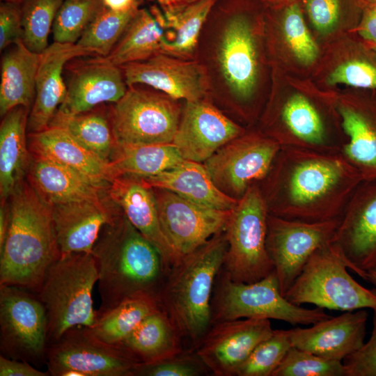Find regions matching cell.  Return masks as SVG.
<instances>
[{"instance_id": "d4e9b609", "label": "cell", "mask_w": 376, "mask_h": 376, "mask_svg": "<svg viewBox=\"0 0 376 376\" xmlns=\"http://www.w3.org/2000/svg\"><path fill=\"white\" fill-rule=\"evenodd\" d=\"M91 55L96 54L77 43L57 42H54L40 54L36 95L28 117L29 133L47 128L63 103L67 92L62 75L65 65L73 58Z\"/></svg>"}, {"instance_id": "f6af8a7d", "label": "cell", "mask_w": 376, "mask_h": 376, "mask_svg": "<svg viewBox=\"0 0 376 376\" xmlns=\"http://www.w3.org/2000/svg\"><path fill=\"white\" fill-rule=\"evenodd\" d=\"M209 371L196 352H182L156 362L139 363L133 376H200Z\"/></svg>"}, {"instance_id": "e575fe53", "label": "cell", "mask_w": 376, "mask_h": 376, "mask_svg": "<svg viewBox=\"0 0 376 376\" xmlns=\"http://www.w3.org/2000/svg\"><path fill=\"white\" fill-rule=\"evenodd\" d=\"M65 130L84 147L110 162L116 146L109 116V109L100 105L74 115L56 111L48 127Z\"/></svg>"}, {"instance_id": "6da1fadb", "label": "cell", "mask_w": 376, "mask_h": 376, "mask_svg": "<svg viewBox=\"0 0 376 376\" xmlns=\"http://www.w3.org/2000/svg\"><path fill=\"white\" fill-rule=\"evenodd\" d=\"M362 181L342 152L281 147L258 186L270 214L320 222L341 218Z\"/></svg>"}, {"instance_id": "8fae6325", "label": "cell", "mask_w": 376, "mask_h": 376, "mask_svg": "<svg viewBox=\"0 0 376 376\" xmlns=\"http://www.w3.org/2000/svg\"><path fill=\"white\" fill-rule=\"evenodd\" d=\"M182 107L179 100L158 91L128 86L125 95L109 108L116 144L172 143Z\"/></svg>"}, {"instance_id": "680465c9", "label": "cell", "mask_w": 376, "mask_h": 376, "mask_svg": "<svg viewBox=\"0 0 376 376\" xmlns=\"http://www.w3.org/2000/svg\"><path fill=\"white\" fill-rule=\"evenodd\" d=\"M3 1H8V2H13V3H17L23 0H2Z\"/></svg>"}, {"instance_id": "7dc6e473", "label": "cell", "mask_w": 376, "mask_h": 376, "mask_svg": "<svg viewBox=\"0 0 376 376\" xmlns=\"http://www.w3.org/2000/svg\"><path fill=\"white\" fill-rule=\"evenodd\" d=\"M308 16L313 26L328 33L336 24L340 11V0H304Z\"/></svg>"}, {"instance_id": "816d5d0a", "label": "cell", "mask_w": 376, "mask_h": 376, "mask_svg": "<svg viewBox=\"0 0 376 376\" xmlns=\"http://www.w3.org/2000/svg\"><path fill=\"white\" fill-rule=\"evenodd\" d=\"M10 225V207L8 201H1L0 207V250L2 249Z\"/></svg>"}, {"instance_id": "5bb4252c", "label": "cell", "mask_w": 376, "mask_h": 376, "mask_svg": "<svg viewBox=\"0 0 376 376\" xmlns=\"http://www.w3.org/2000/svg\"><path fill=\"white\" fill-rule=\"evenodd\" d=\"M46 310L38 295L15 285H0L1 355L34 365L45 363Z\"/></svg>"}, {"instance_id": "277c9868", "label": "cell", "mask_w": 376, "mask_h": 376, "mask_svg": "<svg viewBox=\"0 0 376 376\" xmlns=\"http://www.w3.org/2000/svg\"><path fill=\"white\" fill-rule=\"evenodd\" d=\"M227 247L224 230L169 270L157 294L160 308L183 343L189 342L195 349L212 324V297Z\"/></svg>"}, {"instance_id": "f5cc1de1", "label": "cell", "mask_w": 376, "mask_h": 376, "mask_svg": "<svg viewBox=\"0 0 376 376\" xmlns=\"http://www.w3.org/2000/svg\"><path fill=\"white\" fill-rule=\"evenodd\" d=\"M104 5L116 11H125L140 3L141 0H102Z\"/></svg>"}, {"instance_id": "bcb514c9", "label": "cell", "mask_w": 376, "mask_h": 376, "mask_svg": "<svg viewBox=\"0 0 376 376\" xmlns=\"http://www.w3.org/2000/svg\"><path fill=\"white\" fill-rule=\"evenodd\" d=\"M370 338L343 360L346 376H376V309Z\"/></svg>"}, {"instance_id": "f1b7e54d", "label": "cell", "mask_w": 376, "mask_h": 376, "mask_svg": "<svg viewBox=\"0 0 376 376\" xmlns=\"http://www.w3.org/2000/svg\"><path fill=\"white\" fill-rule=\"evenodd\" d=\"M141 178L151 187L167 189L190 201L220 210L230 211L238 201L216 187L201 162L183 160L160 173Z\"/></svg>"}, {"instance_id": "ac0fdd59", "label": "cell", "mask_w": 376, "mask_h": 376, "mask_svg": "<svg viewBox=\"0 0 376 376\" xmlns=\"http://www.w3.org/2000/svg\"><path fill=\"white\" fill-rule=\"evenodd\" d=\"M120 68L127 87L146 85L185 102L210 98V75L206 66L198 61L159 54Z\"/></svg>"}, {"instance_id": "2e32d148", "label": "cell", "mask_w": 376, "mask_h": 376, "mask_svg": "<svg viewBox=\"0 0 376 376\" xmlns=\"http://www.w3.org/2000/svg\"><path fill=\"white\" fill-rule=\"evenodd\" d=\"M330 246L366 280L376 267V179L363 180L349 201Z\"/></svg>"}, {"instance_id": "ab89813d", "label": "cell", "mask_w": 376, "mask_h": 376, "mask_svg": "<svg viewBox=\"0 0 376 376\" xmlns=\"http://www.w3.org/2000/svg\"><path fill=\"white\" fill-rule=\"evenodd\" d=\"M103 6L102 0H64L52 26L54 42L77 43Z\"/></svg>"}, {"instance_id": "7402d4cb", "label": "cell", "mask_w": 376, "mask_h": 376, "mask_svg": "<svg viewBox=\"0 0 376 376\" xmlns=\"http://www.w3.org/2000/svg\"><path fill=\"white\" fill-rule=\"evenodd\" d=\"M51 207L61 255L91 253L103 227L122 213L108 194Z\"/></svg>"}, {"instance_id": "4316f807", "label": "cell", "mask_w": 376, "mask_h": 376, "mask_svg": "<svg viewBox=\"0 0 376 376\" xmlns=\"http://www.w3.org/2000/svg\"><path fill=\"white\" fill-rule=\"evenodd\" d=\"M27 139L33 157L59 164L97 182L109 184L116 178L110 162L84 147L61 127L50 126L29 133Z\"/></svg>"}, {"instance_id": "b9f144b4", "label": "cell", "mask_w": 376, "mask_h": 376, "mask_svg": "<svg viewBox=\"0 0 376 376\" xmlns=\"http://www.w3.org/2000/svg\"><path fill=\"white\" fill-rule=\"evenodd\" d=\"M291 347L287 330H274L253 349L236 375L272 376Z\"/></svg>"}, {"instance_id": "603a6c76", "label": "cell", "mask_w": 376, "mask_h": 376, "mask_svg": "<svg viewBox=\"0 0 376 376\" xmlns=\"http://www.w3.org/2000/svg\"><path fill=\"white\" fill-rule=\"evenodd\" d=\"M108 194L132 225L157 249L166 273L180 258L162 229L152 187L140 176L122 175L110 182Z\"/></svg>"}, {"instance_id": "ffe728a7", "label": "cell", "mask_w": 376, "mask_h": 376, "mask_svg": "<svg viewBox=\"0 0 376 376\" xmlns=\"http://www.w3.org/2000/svg\"><path fill=\"white\" fill-rule=\"evenodd\" d=\"M274 331L269 320L245 318L214 323L196 353L215 376H234L253 349Z\"/></svg>"}, {"instance_id": "f907efd6", "label": "cell", "mask_w": 376, "mask_h": 376, "mask_svg": "<svg viewBox=\"0 0 376 376\" xmlns=\"http://www.w3.org/2000/svg\"><path fill=\"white\" fill-rule=\"evenodd\" d=\"M48 371H42L30 363L0 356V376H48Z\"/></svg>"}, {"instance_id": "d6986e66", "label": "cell", "mask_w": 376, "mask_h": 376, "mask_svg": "<svg viewBox=\"0 0 376 376\" xmlns=\"http://www.w3.org/2000/svg\"><path fill=\"white\" fill-rule=\"evenodd\" d=\"M246 129L227 116L210 98L187 101L183 105L172 144L185 160L203 163Z\"/></svg>"}, {"instance_id": "d6a6232c", "label": "cell", "mask_w": 376, "mask_h": 376, "mask_svg": "<svg viewBox=\"0 0 376 376\" xmlns=\"http://www.w3.org/2000/svg\"><path fill=\"white\" fill-rule=\"evenodd\" d=\"M183 341L160 308L144 318L121 344L140 363H153L182 352Z\"/></svg>"}, {"instance_id": "c3c4849f", "label": "cell", "mask_w": 376, "mask_h": 376, "mask_svg": "<svg viewBox=\"0 0 376 376\" xmlns=\"http://www.w3.org/2000/svg\"><path fill=\"white\" fill-rule=\"evenodd\" d=\"M22 10L15 3L4 1L0 6V49L22 38Z\"/></svg>"}, {"instance_id": "836d02e7", "label": "cell", "mask_w": 376, "mask_h": 376, "mask_svg": "<svg viewBox=\"0 0 376 376\" xmlns=\"http://www.w3.org/2000/svg\"><path fill=\"white\" fill-rule=\"evenodd\" d=\"M217 1L198 0L179 8L162 10L166 39L162 54L194 60L203 26Z\"/></svg>"}, {"instance_id": "9f6ffc18", "label": "cell", "mask_w": 376, "mask_h": 376, "mask_svg": "<svg viewBox=\"0 0 376 376\" xmlns=\"http://www.w3.org/2000/svg\"><path fill=\"white\" fill-rule=\"evenodd\" d=\"M352 1L354 6L361 10L366 7L376 6V0H352Z\"/></svg>"}, {"instance_id": "83f0119b", "label": "cell", "mask_w": 376, "mask_h": 376, "mask_svg": "<svg viewBox=\"0 0 376 376\" xmlns=\"http://www.w3.org/2000/svg\"><path fill=\"white\" fill-rule=\"evenodd\" d=\"M26 179L49 206L101 198L108 194L110 184L95 182L70 168L33 156Z\"/></svg>"}, {"instance_id": "91938a15", "label": "cell", "mask_w": 376, "mask_h": 376, "mask_svg": "<svg viewBox=\"0 0 376 376\" xmlns=\"http://www.w3.org/2000/svg\"><path fill=\"white\" fill-rule=\"evenodd\" d=\"M366 46H367V45H366ZM367 47H368L369 48H370V49H373V50H375V51L376 52V46H370V47L367 46Z\"/></svg>"}, {"instance_id": "9c48e42d", "label": "cell", "mask_w": 376, "mask_h": 376, "mask_svg": "<svg viewBox=\"0 0 376 376\" xmlns=\"http://www.w3.org/2000/svg\"><path fill=\"white\" fill-rule=\"evenodd\" d=\"M268 209L258 184L230 211L224 231L227 251L221 271L235 282L250 283L274 270L266 249Z\"/></svg>"}, {"instance_id": "11a10c76", "label": "cell", "mask_w": 376, "mask_h": 376, "mask_svg": "<svg viewBox=\"0 0 376 376\" xmlns=\"http://www.w3.org/2000/svg\"><path fill=\"white\" fill-rule=\"evenodd\" d=\"M263 3L274 8H284L286 6L295 3L297 0H260Z\"/></svg>"}, {"instance_id": "8992f818", "label": "cell", "mask_w": 376, "mask_h": 376, "mask_svg": "<svg viewBox=\"0 0 376 376\" xmlns=\"http://www.w3.org/2000/svg\"><path fill=\"white\" fill-rule=\"evenodd\" d=\"M258 122V129L281 147L335 153L346 143L333 95L273 97Z\"/></svg>"}, {"instance_id": "44dd1931", "label": "cell", "mask_w": 376, "mask_h": 376, "mask_svg": "<svg viewBox=\"0 0 376 376\" xmlns=\"http://www.w3.org/2000/svg\"><path fill=\"white\" fill-rule=\"evenodd\" d=\"M346 143L341 152L363 180L376 179V90L333 95Z\"/></svg>"}, {"instance_id": "d590c367", "label": "cell", "mask_w": 376, "mask_h": 376, "mask_svg": "<svg viewBox=\"0 0 376 376\" xmlns=\"http://www.w3.org/2000/svg\"><path fill=\"white\" fill-rule=\"evenodd\" d=\"M159 308L155 295H137L97 315L94 324L88 328L100 340L109 344L121 345L144 318Z\"/></svg>"}, {"instance_id": "6f0895ef", "label": "cell", "mask_w": 376, "mask_h": 376, "mask_svg": "<svg viewBox=\"0 0 376 376\" xmlns=\"http://www.w3.org/2000/svg\"><path fill=\"white\" fill-rule=\"evenodd\" d=\"M366 281L376 285V267L367 271Z\"/></svg>"}, {"instance_id": "ba28073f", "label": "cell", "mask_w": 376, "mask_h": 376, "mask_svg": "<svg viewBox=\"0 0 376 376\" xmlns=\"http://www.w3.org/2000/svg\"><path fill=\"white\" fill-rule=\"evenodd\" d=\"M217 279L211 301L212 324L244 318L308 325L331 317L322 308H306L289 301L281 292L274 270L250 283L235 282L221 271Z\"/></svg>"}, {"instance_id": "60d3db41", "label": "cell", "mask_w": 376, "mask_h": 376, "mask_svg": "<svg viewBox=\"0 0 376 376\" xmlns=\"http://www.w3.org/2000/svg\"><path fill=\"white\" fill-rule=\"evenodd\" d=\"M64 0H29L22 10V40L32 52L40 54L56 15Z\"/></svg>"}, {"instance_id": "7bdbcfd3", "label": "cell", "mask_w": 376, "mask_h": 376, "mask_svg": "<svg viewBox=\"0 0 376 376\" xmlns=\"http://www.w3.org/2000/svg\"><path fill=\"white\" fill-rule=\"evenodd\" d=\"M281 19V31L285 45L301 64H313L319 54L318 46L312 37L297 2L286 6Z\"/></svg>"}, {"instance_id": "74e56055", "label": "cell", "mask_w": 376, "mask_h": 376, "mask_svg": "<svg viewBox=\"0 0 376 376\" xmlns=\"http://www.w3.org/2000/svg\"><path fill=\"white\" fill-rule=\"evenodd\" d=\"M140 3L125 11L113 10L104 5L88 26L77 44L107 56L138 13Z\"/></svg>"}, {"instance_id": "e0dca14e", "label": "cell", "mask_w": 376, "mask_h": 376, "mask_svg": "<svg viewBox=\"0 0 376 376\" xmlns=\"http://www.w3.org/2000/svg\"><path fill=\"white\" fill-rule=\"evenodd\" d=\"M163 233L181 259L224 230L230 211L204 206L152 187Z\"/></svg>"}, {"instance_id": "7a4b0ae2", "label": "cell", "mask_w": 376, "mask_h": 376, "mask_svg": "<svg viewBox=\"0 0 376 376\" xmlns=\"http://www.w3.org/2000/svg\"><path fill=\"white\" fill-rule=\"evenodd\" d=\"M102 314L140 294L157 297L166 269L157 249L122 213L106 224L92 249Z\"/></svg>"}, {"instance_id": "484cf974", "label": "cell", "mask_w": 376, "mask_h": 376, "mask_svg": "<svg viewBox=\"0 0 376 376\" xmlns=\"http://www.w3.org/2000/svg\"><path fill=\"white\" fill-rule=\"evenodd\" d=\"M73 70L65 97L56 111L68 115L82 113L104 103H115L127 91L121 68L98 56L81 62Z\"/></svg>"}, {"instance_id": "5b68a950", "label": "cell", "mask_w": 376, "mask_h": 376, "mask_svg": "<svg viewBox=\"0 0 376 376\" xmlns=\"http://www.w3.org/2000/svg\"><path fill=\"white\" fill-rule=\"evenodd\" d=\"M261 25L246 12H233L218 33L214 52L215 65L226 87L221 102L238 123L250 127L258 121L265 107L258 95Z\"/></svg>"}, {"instance_id": "1f68e13d", "label": "cell", "mask_w": 376, "mask_h": 376, "mask_svg": "<svg viewBox=\"0 0 376 376\" xmlns=\"http://www.w3.org/2000/svg\"><path fill=\"white\" fill-rule=\"evenodd\" d=\"M165 32L163 13L156 6L140 8L110 53L97 56L118 67L147 60L162 54Z\"/></svg>"}, {"instance_id": "4fadbf2b", "label": "cell", "mask_w": 376, "mask_h": 376, "mask_svg": "<svg viewBox=\"0 0 376 376\" xmlns=\"http://www.w3.org/2000/svg\"><path fill=\"white\" fill-rule=\"evenodd\" d=\"M281 148L274 140L250 127L203 162L216 187L239 201L251 186L267 175Z\"/></svg>"}, {"instance_id": "f35d334b", "label": "cell", "mask_w": 376, "mask_h": 376, "mask_svg": "<svg viewBox=\"0 0 376 376\" xmlns=\"http://www.w3.org/2000/svg\"><path fill=\"white\" fill-rule=\"evenodd\" d=\"M352 55L336 67L327 79L331 85L344 84L356 89L376 90V52L361 40L354 42Z\"/></svg>"}, {"instance_id": "7c38bea8", "label": "cell", "mask_w": 376, "mask_h": 376, "mask_svg": "<svg viewBox=\"0 0 376 376\" xmlns=\"http://www.w3.org/2000/svg\"><path fill=\"white\" fill-rule=\"evenodd\" d=\"M139 363L124 346L107 343L84 326L49 344L45 359L52 376H133Z\"/></svg>"}, {"instance_id": "4dcf8cb0", "label": "cell", "mask_w": 376, "mask_h": 376, "mask_svg": "<svg viewBox=\"0 0 376 376\" xmlns=\"http://www.w3.org/2000/svg\"><path fill=\"white\" fill-rule=\"evenodd\" d=\"M3 55L0 84V114L22 106L31 109L36 95L40 54L31 51L22 38Z\"/></svg>"}, {"instance_id": "8d00e7d4", "label": "cell", "mask_w": 376, "mask_h": 376, "mask_svg": "<svg viewBox=\"0 0 376 376\" xmlns=\"http://www.w3.org/2000/svg\"><path fill=\"white\" fill-rule=\"evenodd\" d=\"M183 160L172 143L149 146L116 144L110 162L116 177L122 175L145 177L170 169Z\"/></svg>"}, {"instance_id": "30bf717a", "label": "cell", "mask_w": 376, "mask_h": 376, "mask_svg": "<svg viewBox=\"0 0 376 376\" xmlns=\"http://www.w3.org/2000/svg\"><path fill=\"white\" fill-rule=\"evenodd\" d=\"M330 244L316 250L284 295L291 303L340 311L376 309V289L357 282Z\"/></svg>"}, {"instance_id": "9a60e30c", "label": "cell", "mask_w": 376, "mask_h": 376, "mask_svg": "<svg viewBox=\"0 0 376 376\" xmlns=\"http://www.w3.org/2000/svg\"><path fill=\"white\" fill-rule=\"evenodd\" d=\"M340 220L308 222L269 214L266 249L283 296L311 256L331 244Z\"/></svg>"}, {"instance_id": "ee69618b", "label": "cell", "mask_w": 376, "mask_h": 376, "mask_svg": "<svg viewBox=\"0 0 376 376\" xmlns=\"http://www.w3.org/2000/svg\"><path fill=\"white\" fill-rule=\"evenodd\" d=\"M272 376H346L343 361L291 347Z\"/></svg>"}, {"instance_id": "cb8c5ba5", "label": "cell", "mask_w": 376, "mask_h": 376, "mask_svg": "<svg viewBox=\"0 0 376 376\" xmlns=\"http://www.w3.org/2000/svg\"><path fill=\"white\" fill-rule=\"evenodd\" d=\"M368 318L365 309L345 311L311 327H296L287 331L292 347L343 361L364 343Z\"/></svg>"}, {"instance_id": "52a82bcc", "label": "cell", "mask_w": 376, "mask_h": 376, "mask_svg": "<svg viewBox=\"0 0 376 376\" xmlns=\"http://www.w3.org/2000/svg\"><path fill=\"white\" fill-rule=\"evenodd\" d=\"M97 280L91 253L61 255L49 267L36 294L46 310L48 345L71 328L94 324L97 311L92 294Z\"/></svg>"}, {"instance_id": "3957f363", "label": "cell", "mask_w": 376, "mask_h": 376, "mask_svg": "<svg viewBox=\"0 0 376 376\" xmlns=\"http://www.w3.org/2000/svg\"><path fill=\"white\" fill-rule=\"evenodd\" d=\"M10 225L0 250V285L37 294L49 267L61 256L52 207L26 180L8 199Z\"/></svg>"}, {"instance_id": "f546056e", "label": "cell", "mask_w": 376, "mask_h": 376, "mask_svg": "<svg viewBox=\"0 0 376 376\" xmlns=\"http://www.w3.org/2000/svg\"><path fill=\"white\" fill-rule=\"evenodd\" d=\"M30 109L19 106L3 116L0 126V195L8 201L25 180L32 155L26 135Z\"/></svg>"}, {"instance_id": "db71d44e", "label": "cell", "mask_w": 376, "mask_h": 376, "mask_svg": "<svg viewBox=\"0 0 376 376\" xmlns=\"http://www.w3.org/2000/svg\"><path fill=\"white\" fill-rule=\"evenodd\" d=\"M162 10H173L185 6L198 0H157Z\"/></svg>"}, {"instance_id": "681fc988", "label": "cell", "mask_w": 376, "mask_h": 376, "mask_svg": "<svg viewBox=\"0 0 376 376\" xmlns=\"http://www.w3.org/2000/svg\"><path fill=\"white\" fill-rule=\"evenodd\" d=\"M367 46H376V6L362 9L357 24L352 29Z\"/></svg>"}]
</instances>
